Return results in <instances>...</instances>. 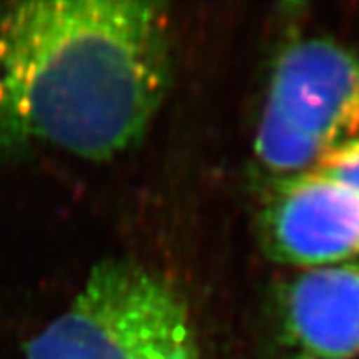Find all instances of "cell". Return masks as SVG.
Returning <instances> with one entry per match:
<instances>
[{
  "mask_svg": "<svg viewBox=\"0 0 359 359\" xmlns=\"http://www.w3.org/2000/svg\"><path fill=\"white\" fill-rule=\"evenodd\" d=\"M284 336L310 359L359 354V264L321 266L297 275L284 292Z\"/></svg>",
  "mask_w": 359,
  "mask_h": 359,
  "instance_id": "cell-5",
  "label": "cell"
},
{
  "mask_svg": "<svg viewBox=\"0 0 359 359\" xmlns=\"http://www.w3.org/2000/svg\"><path fill=\"white\" fill-rule=\"evenodd\" d=\"M359 136V59L328 39L290 44L275 62L257 128L259 160L299 175Z\"/></svg>",
  "mask_w": 359,
  "mask_h": 359,
  "instance_id": "cell-3",
  "label": "cell"
},
{
  "mask_svg": "<svg viewBox=\"0 0 359 359\" xmlns=\"http://www.w3.org/2000/svg\"><path fill=\"white\" fill-rule=\"evenodd\" d=\"M169 68L156 2H0V161L34 149L118 156L154 118Z\"/></svg>",
  "mask_w": 359,
  "mask_h": 359,
  "instance_id": "cell-1",
  "label": "cell"
},
{
  "mask_svg": "<svg viewBox=\"0 0 359 359\" xmlns=\"http://www.w3.org/2000/svg\"><path fill=\"white\" fill-rule=\"evenodd\" d=\"M26 359H198L184 297L123 259L90 269L68 308L24 346Z\"/></svg>",
  "mask_w": 359,
  "mask_h": 359,
  "instance_id": "cell-2",
  "label": "cell"
},
{
  "mask_svg": "<svg viewBox=\"0 0 359 359\" xmlns=\"http://www.w3.org/2000/svg\"><path fill=\"white\" fill-rule=\"evenodd\" d=\"M313 170L359 191V136L326 152Z\"/></svg>",
  "mask_w": 359,
  "mask_h": 359,
  "instance_id": "cell-6",
  "label": "cell"
},
{
  "mask_svg": "<svg viewBox=\"0 0 359 359\" xmlns=\"http://www.w3.org/2000/svg\"><path fill=\"white\" fill-rule=\"evenodd\" d=\"M266 248L288 264L334 266L359 259V191L308 170L280 180L262 218Z\"/></svg>",
  "mask_w": 359,
  "mask_h": 359,
  "instance_id": "cell-4",
  "label": "cell"
}]
</instances>
